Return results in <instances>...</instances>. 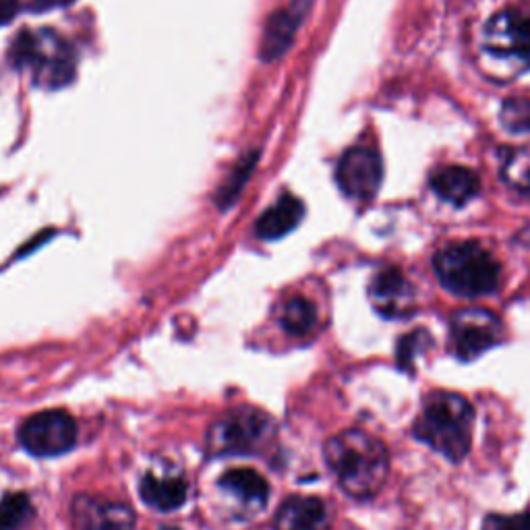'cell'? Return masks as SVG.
Instances as JSON below:
<instances>
[{"label": "cell", "instance_id": "obj_1", "mask_svg": "<svg viewBox=\"0 0 530 530\" xmlns=\"http://www.w3.org/2000/svg\"><path fill=\"white\" fill-rule=\"evenodd\" d=\"M323 454L342 491L357 499L373 497L384 487L390 473V456L384 441L359 429L334 435Z\"/></svg>", "mask_w": 530, "mask_h": 530}, {"label": "cell", "instance_id": "obj_2", "mask_svg": "<svg viewBox=\"0 0 530 530\" xmlns=\"http://www.w3.org/2000/svg\"><path fill=\"white\" fill-rule=\"evenodd\" d=\"M473 425L475 408L464 396L433 392L427 396L412 433L441 456L462 462L473 446Z\"/></svg>", "mask_w": 530, "mask_h": 530}, {"label": "cell", "instance_id": "obj_3", "mask_svg": "<svg viewBox=\"0 0 530 530\" xmlns=\"http://www.w3.org/2000/svg\"><path fill=\"white\" fill-rule=\"evenodd\" d=\"M433 268L441 286L468 299L495 292L502 280V265L475 241L444 247L435 255Z\"/></svg>", "mask_w": 530, "mask_h": 530}, {"label": "cell", "instance_id": "obj_4", "mask_svg": "<svg viewBox=\"0 0 530 530\" xmlns=\"http://www.w3.org/2000/svg\"><path fill=\"white\" fill-rule=\"evenodd\" d=\"M11 61L17 67L34 71L36 85L63 87L75 77V54L69 44L48 29L42 32H21L11 48Z\"/></svg>", "mask_w": 530, "mask_h": 530}, {"label": "cell", "instance_id": "obj_5", "mask_svg": "<svg viewBox=\"0 0 530 530\" xmlns=\"http://www.w3.org/2000/svg\"><path fill=\"white\" fill-rule=\"evenodd\" d=\"M483 52L514 73L530 69V13L506 9L493 15L483 29Z\"/></svg>", "mask_w": 530, "mask_h": 530}, {"label": "cell", "instance_id": "obj_6", "mask_svg": "<svg viewBox=\"0 0 530 530\" xmlns=\"http://www.w3.org/2000/svg\"><path fill=\"white\" fill-rule=\"evenodd\" d=\"M272 435L274 423L265 412L241 408L212 425L208 431V452L212 456L255 454Z\"/></svg>", "mask_w": 530, "mask_h": 530}, {"label": "cell", "instance_id": "obj_7", "mask_svg": "<svg viewBox=\"0 0 530 530\" xmlns=\"http://www.w3.org/2000/svg\"><path fill=\"white\" fill-rule=\"evenodd\" d=\"M77 423L67 410H44L19 429V444L38 458H54L73 450Z\"/></svg>", "mask_w": 530, "mask_h": 530}, {"label": "cell", "instance_id": "obj_8", "mask_svg": "<svg viewBox=\"0 0 530 530\" xmlns=\"http://www.w3.org/2000/svg\"><path fill=\"white\" fill-rule=\"evenodd\" d=\"M450 332L454 355L460 361L470 363L502 342L504 326L499 317L487 309H462L454 313Z\"/></svg>", "mask_w": 530, "mask_h": 530}, {"label": "cell", "instance_id": "obj_9", "mask_svg": "<svg viewBox=\"0 0 530 530\" xmlns=\"http://www.w3.org/2000/svg\"><path fill=\"white\" fill-rule=\"evenodd\" d=\"M381 179H384V166L377 152L369 147H352L344 152L336 168V181L346 197L369 201L377 195Z\"/></svg>", "mask_w": 530, "mask_h": 530}, {"label": "cell", "instance_id": "obj_10", "mask_svg": "<svg viewBox=\"0 0 530 530\" xmlns=\"http://www.w3.org/2000/svg\"><path fill=\"white\" fill-rule=\"evenodd\" d=\"M369 299L375 311L384 317L398 319L415 311V288L398 268H384L369 284Z\"/></svg>", "mask_w": 530, "mask_h": 530}, {"label": "cell", "instance_id": "obj_11", "mask_svg": "<svg viewBox=\"0 0 530 530\" xmlns=\"http://www.w3.org/2000/svg\"><path fill=\"white\" fill-rule=\"evenodd\" d=\"M73 522L77 530H133L135 512L121 502L77 495L73 502Z\"/></svg>", "mask_w": 530, "mask_h": 530}, {"label": "cell", "instance_id": "obj_12", "mask_svg": "<svg viewBox=\"0 0 530 530\" xmlns=\"http://www.w3.org/2000/svg\"><path fill=\"white\" fill-rule=\"evenodd\" d=\"M311 0H294L292 7L280 9L270 15L263 29V38L259 46V56L263 63H274L282 58L294 42L299 25L309 11Z\"/></svg>", "mask_w": 530, "mask_h": 530}, {"label": "cell", "instance_id": "obj_13", "mask_svg": "<svg viewBox=\"0 0 530 530\" xmlns=\"http://www.w3.org/2000/svg\"><path fill=\"white\" fill-rule=\"evenodd\" d=\"M330 524L328 508L319 497L292 495L278 508L276 530H326Z\"/></svg>", "mask_w": 530, "mask_h": 530}, {"label": "cell", "instance_id": "obj_14", "mask_svg": "<svg viewBox=\"0 0 530 530\" xmlns=\"http://www.w3.org/2000/svg\"><path fill=\"white\" fill-rule=\"evenodd\" d=\"M429 185L439 199L456 205V208H462L481 193L479 176L464 166L437 168L429 176Z\"/></svg>", "mask_w": 530, "mask_h": 530}, {"label": "cell", "instance_id": "obj_15", "mask_svg": "<svg viewBox=\"0 0 530 530\" xmlns=\"http://www.w3.org/2000/svg\"><path fill=\"white\" fill-rule=\"evenodd\" d=\"M305 218V205L299 197L282 195L268 212L257 220V234L263 241H278L286 237Z\"/></svg>", "mask_w": 530, "mask_h": 530}, {"label": "cell", "instance_id": "obj_16", "mask_svg": "<svg viewBox=\"0 0 530 530\" xmlns=\"http://www.w3.org/2000/svg\"><path fill=\"white\" fill-rule=\"evenodd\" d=\"M139 495L154 510L174 512L187 502V485L179 477H156L150 473L141 479Z\"/></svg>", "mask_w": 530, "mask_h": 530}, {"label": "cell", "instance_id": "obj_17", "mask_svg": "<svg viewBox=\"0 0 530 530\" xmlns=\"http://www.w3.org/2000/svg\"><path fill=\"white\" fill-rule=\"evenodd\" d=\"M220 487L253 506L268 504L270 485L251 468H232L220 477Z\"/></svg>", "mask_w": 530, "mask_h": 530}, {"label": "cell", "instance_id": "obj_18", "mask_svg": "<svg viewBox=\"0 0 530 530\" xmlns=\"http://www.w3.org/2000/svg\"><path fill=\"white\" fill-rule=\"evenodd\" d=\"M282 328L292 336H307L317 323V309L305 297H292L280 315Z\"/></svg>", "mask_w": 530, "mask_h": 530}, {"label": "cell", "instance_id": "obj_19", "mask_svg": "<svg viewBox=\"0 0 530 530\" xmlns=\"http://www.w3.org/2000/svg\"><path fill=\"white\" fill-rule=\"evenodd\" d=\"M257 160H259V152H251L249 156L241 158V162L234 166V170L228 174V179L218 189L216 201L220 205V210H228L230 205L237 201V197L241 195V191L245 189V185L249 181V176H251Z\"/></svg>", "mask_w": 530, "mask_h": 530}, {"label": "cell", "instance_id": "obj_20", "mask_svg": "<svg viewBox=\"0 0 530 530\" xmlns=\"http://www.w3.org/2000/svg\"><path fill=\"white\" fill-rule=\"evenodd\" d=\"M433 344V338L429 336L427 330L419 328V330H412L410 334H404L398 344H396V363L402 371L412 373L415 371V361L419 355Z\"/></svg>", "mask_w": 530, "mask_h": 530}, {"label": "cell", "instance_id": "obj_21", "mask_svg": "<svg viewBox=\"0 0 530 530\" xmlns=\"http://www.w3.org/2000/svg\"><path fill=\"white\" fill-rule=\"evenodd\" d=\"M34 508L25 493H11L0 499V530H19L29 518Z\"/></svg>", "mask_w": 530, "mask_h": 530}, {"label": "cell", "instance_id": "obj_22", "mask_svg": "<svg viewBox=\"0 0 530 530\" xmlns=\"http://www.w3.org/2000/svg\"><path fill=\"white\" fill-rule=\"evenodd\" d=\"M499 119H502L504 127L512 133L530 131V100L514 98V100L504 102Z\"/></svg>", "mask_w": 530, "mask_h": 530}, {"label": "cell", "instance_id": "obj_23", "mask_svg": "<svg viewBox=\"0 0 530 530\" xmlns=\"http://www.w3.org/2000/svg\"><path fill=\"white\" fill-rule=\"evenodd\" d=\"M504 179L520 193L530 195V156H512L504 168Z\"/></svg>", "mask_w": 530, "mask_h": 530}, {"label": "cell", "instance_id": "obj_24", "mask_svg": "<svg viewBox=\"0 0 530 530\" xmlns=\"http://www.w3.org/2000/svg\"><path fill=\"white\" fill-rule=\"evenodd\" d=\"M483 530H530V512L502 516V514H491L487 516Z\"/></svg>", "mask_w": 530, "mask_h": 530}, {"label": "cell", "instance_id": "obj_25", "mask_svg": "<svg viewBox=\"0 0 530 530\" xmlns=\"http://www.w3.org/2000/svg\"><path fill=\"white\" fill-rule=\"evenodd\" d=\"M19 13L17 0H0V27L7 25Z\"/></svg>", "mask_w": 530, "mask_h": 530}, {"label": "cell", "instance_id": "obj_26", "mask_svg": "<svg viewBox=\"0 0 530 530\" xmlns=\"http://www.w3.org/2000/svg\"><path fill=\"white\" fill-rule=\"evenodd\" d=\"M73 0H32V9L34 11H52L58 7H69Z\"/></svg>", "mask_w": 530, "mask_h": 530}, {"label": "cell", "instance_id": "obj_27", "mask_svg": "<svg viewBox=\"0 0 530 530\" xmlns=\"http://www.w3.org/2000/svg\"><path fill=\"white\" fill-rule=\"evenodd\" d=\"M158 530H181L179 526H160Z\"/></svg>", "mask_w": 530, "mask_h": 530}]
</instances>
